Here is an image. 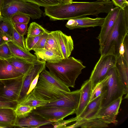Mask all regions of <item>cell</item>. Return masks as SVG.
Masks as SVG:
<instances>
[{
  "instance_id": "cell-36",
  "label": "cell",
  "mask_w": 128,
  "mask_h": 128,
  "mask_svg": "<svg viewBox=\"0 0 128 128\" xmlns=\"http://www.w3.org/2000/svg\"><path fill=\"white\" fill-rule=\"evenodd\" d=\"M30 18L26 14L17 13L13 15L10 19L14 24L17 23L28 24L30 21Z\"/></svg>"
},
{
  "instance_id": "cell-7",
  "label": "cell",
  "mask_w": 128,
  "mask_h": 128,
  "mask_svg": "<svg viewBox=\"0 0 128 128\" xmlns=\"http://www.w3.org/2000/svg\"><path fill=\"white\" fill-rule=\"evenodd\" d=\"M117 58L110 54L101 55L92 70L89 79L92 90L95 86L105 77L108 71L115 66Z\"/></svg>"
},
{
  "instance_id": "cell-10",
  "label": "cell",
  "mask_w": 128,
  "mask_h": 128,
  "mask_svg": "<svg viewBox=\"0 0 128 128\" xmlns=\"http://www.w3.org/2000/svg\"><path fill=\"white\" fill-rule=\"evenodd\" d=\"M122 99V96L113 101L107 106L101 108L93 118H98L108 124H116V117Z\"/></svg>"
},
{
  "instance_id": "cell-42",
  "label": "cell",
  "mask_w": 128,
  "mask_h": 128,
  "mask_svg": "<svg viewBox=\"0 0 128 128\" xmlns=\"http://www.w3.org/2000/svg\"><path fill=\"white\" fill-rule=\"evenodd\" d=\"M17 101H5L0 100V108H9L14 109L18 104Z\"/></svg>"
},
{
  "instance_id": "cell-18",
  "label": "cell",
  "mask_w": 128,
  "mask_h": 128,
  "mask_svg": "<svg viewBox=\"0 0 128 128\" xmlns=\"http://www.w3.org/2000/svg\"><path fill=\"white\" fill-rule=\"evenodd\" d=\"M80 90L79 102L75 113L76 117L80 115L90 102L92 89L90 82L89 79L84 82Z\"/></svg>"
},
{
  "instance_id": "cell-33",
  "label": "cell",
  "mask_w": 128,
  "mask_h": 128,
  "mask_svg": "<svg viewBox=\"0 0 128 128\" xmlns=\"http://www.w3.org/2000/svg\"><path fill=\"white\" fill-rule=\"evenodd\" d=\"M34 109L29 106L18 104L14 111L17 118H21L28 116Z\"/></svg>"
},
{
  "instance_id": "cell-30",
  "label": "cell",
  "mask_w": 128,
  "mask_h": 128,
  "mask_svg": "<svg viewBox=\"0 0 128 128\" xmlns=\"http://www.w3.org/2000/svg\"><path fill=\"white\" fill-rule=\"evenodd\" d=\"M108 77L107 74L104 79L95 86L92 90L90 101L103 94L106 90Z\"/></svg>"
},
{
  "instance_id": "cell-47",
  "label": "cell",
  "mask_w": 128,
  "mask_h": 128,
  "mask_svg": "<svg viewBox=\"0 0 128 128\" xmlns=\"http://www.w3.org/2000/svg\"><path fill=\"white\" fill-rule=\"evenodd\" d=\"M2 3V0H0V12L1 11Z\"/></svg>"
},
{
  "instance_id": "cell-3",
  "label": "cell",
  "mask_w": 128,
  "mask_h": 128,
  "mask_svg": "<svg viewBox=\"0 0 128 128\" xmlns=\"http://www.w3.org/2000/svg\"><path fill=\"white\" fill-rule=\"evenodd\" d=\"M49 71L69 87L74 88L76 79L86 68L82 61L73 57L59 61L47 62Z\"/></svg>"
},
{
  "instance_id": "cell-29",
  "label": "cell",
  "mask_w": 128,
  "mask_h": 128,
  "mask_svg": "<svg viewBox=\"0 0 128 128\" xmlns=\"http://www.w3.org/2000/svg\"><path fill=\"white\" fill-rule=\"evenodd\" d=\"M44 48L52 51L62 59V56L54 35L53 31L50 32L48 33Z\"/></svg>"
},
{
  "instance_id": "cell-46",
  "label": "cell",
  "mask_w": 128,
  "mask_h": 128,
  "mask_svg": "<svg viewBox=\"0 0 128 128\" xmlns=\"http://www.w3.org/2000/svg\"><path fill=\"white\" fill-rule=\"evenodd\" d=\"M64 3H68L72 2L73 0H60Z\"/></svg>"
},
{
  "instance_id": "cell-25",
  "label": "cell",
  "mask_w": 128,
  "mask_h": 128,
  "mask_svg": "<svg viewBox=\"0 0 128 128\" xmlns=\"http://www.w3.org/2000/svg\"><path fill=\"white\" fill-rule=\"evenodd\" d=\"M34 54L40 61L52 62L59 61L62 59L54 52L45 48L35 49Z\"/></svg>"
},
{
  "instance_id": "cell-8",
  "label": "cell",
  "mask_w": 128,
  "mask_h": 128,
  "mask_svg": "<svg viewBox=\"0 0 128 128\" xmlns=\"http://www.w3.org/2000/svg\"><path fill=\"white\" fill-rule=\"evenodd\" d=\"M24 76L16 78L0 80V98L5 101H17L22 89Z\"/></svg>"
},
{
  "instance_id": "cell-39",
  "label": "cell",
  "mask_w": 128,
  "mask_h": 128,
  "mask_svg": "<svg viewBox=\"0 0 128 128\" xmlns=\"http://www.w3.org/2000/svg\"><path fill=\"white\" fill-rule=\"evenodd\" d=\"M78 120L76 117L70 118L67 120H63L58 122L53 123L52 125L53 126V128H65L70 123Z\"/></svg>"
},
{
  "instance_id": "cell-14",
  "label": "cell",
  "mask_w": 128,
  "mask_h": 128,
  "mask_svg": "<svg viewBox=\"0 0 128 128\" xmlns=\"http://www.w3.org/2000/svg\"><path fill=\"white\" fill-rule=\"evenodd\" d=\"M53 32L62 59L68 58L74 48V42L71 36H67L60 30L53 31Z\"/></svg>"
},
{
  "instance_id": "cell-31",
  "label": "cell",
  "mask_w": 128,
  "mask_h": 128,
  "mask_svg": "<svg viewBox=\"0 0 128 128\" xmlns=\"http://www.w3.org/2000/svg\"><path fill=\"white\" fill-rule=\"evenodd\" d=\"M49 31L36 22H32L28 29L27 36H38Z\"/></svg>"
},
{
  "instance_id": "cell-45",
  "label": "cell",
  "mask_w": 128,
  "mask_h": 128,
  "mask_svg": "<svg viewBox=\"0 0 128 128\" xmlns=\"http://www.w3.org/2000/svg\"><path fill=\"white\" fill-rule=\"evenodd\" d=\"M11 41L8 38L0 32V46Z\"/></svg>"
},
{
  "instance_id": "cell-1",
  "label": "cell",
  "mask_w": 128,
  "mask_h": 128,
  "mask_svg": "<svg viewBox=\"0 0 128 128\" xmlns=\"http://www.w3.org/2000/svg\"><path fill=\"white\" fill-rule=\"evenodd\" d=\"M114 6L110 1L72 2L57 5L55 8V13L58 20H68L90 15L98 16L101 13L108 14Z\"/></svg>"
},
{
  "instance_id": "cell-43",
  "label": "cell",
  "mask_w": 128,
  "mask_h": 128,
  "mask_svg": "<svg viewBox=\"0 0 128 128\" xmlns=\"http://www.w3.org/2000/svg\"><path fill=\"white\" fill-rule=\"evenodd\" d=\"M114 5L122 9L128 6V0H111Z\"/></svg>"
},
{
  "instance_id": "cell-35",
  "label": "cell",
  "mask_w": 128,
  "mask_h": 128,
  "mask_svg": "<svg viewBox=\"0 0 128 128\" xmlns=\"http://www.w3.org/2000/svg\"><path fill=\"white\" fill-rule=\"evenodd\" d=\"M12 40L22 49L28 51L26 49L25 44V40L24 36L19 34L14 27L13 29Z\"/></svg>"
},
{
  "instance_id": "cell-21",
  "label": "cell",
  "mask_w": 128,
  "mask_h": 128,
  "mask_svg": "<svg viewBox=\"0 0 128 128\" xmlns=\"http://www.w3.org/2000/svg\"><path fill=\"white\" fill-rule=\"evenodd\" d=\"M74 124L67 126L65 128H107L108 124L98 118H92L88 120L82 119L76 122Z\"/></svg>"
},
{
  "instance_id": "cell-34",
  "label": "cell",
  "mask_w": 128,
  "mask_h": 128,
  "mask_svg": "<svg viewBox=\"0 0 128 128\" xmlns=\"http://www.w3.org/2000/svg\"><path fill=\"white\" fill-rule=\"evenodd\" d=\"M45 8L63 3L60 0H22Z\"/></svg>"
},
{
  "instance_id": "cell-15",
  "label": "cell",
  "mask_w": 128,
  "mask_h": 128,
  "mask_svg": "<svg viewBox=\"0 0 128 128\" xmlns=\"http://www.w3.org/2000/svg\"><path fill=\"white\" fill-rule=\"evenodd\" d=\"M53 123L32 112L25 117L17 118L16 127L38 128L44 126L52 124Z\"/></svg>"
},
{
  "instance_id": "cell-22",
  "label": "cell",
  "mask_w": 128,
  "mask_h": 128,
  "mask_svg": "<svg viewBox=\"0 0 128 128\" xmlns=\"http://www.w3.org/2000/svg\"><path fill=\"white\" fill-rule=\"evenodd\" d=\"M13 56L26 60L34 63L38 60L36 56L31 53L28 51L22 49L12 41L7 42Z\"/></svg>"
},
{
  "instance_id": "cell-41",
  "label": "cell",
  "mask_w": 128,
  "mask_h": 128,
  "mask_svg": "<svg viewBox=\"0 0 128 128\" xmlns=\"http://www.w3.org/2000/svg\"><path fill=\"white\" fill-rule=\"evenodd\" d=\"M28 24L27 23H16L14 24V28L19 34L24 36L27 32Z\"/></svg>"
},
{
  "instance_id": "cell-16",
  "label": "cell",
  "mask_w": 128,
  "mask_h": 128,
  "mask_svg": "<svg viewBox=\"0 0 128 128\" xmlns=\"http://www.w3.org/2000/svg\"><path fill=\"white\" fill-rule=\"evenodd\" d=\"M120 8H113L104 18V22L101 26L100 32L96 38L99 41L100 46L104 42L106 36L114 25L118 15Z\"/></svg>"
},
{
  "instance_id": "cell-6",
  "label": "cell",
  "mask_w": 128,
  "mask_h": 128,
  "mask_svg": "<svg viewBox=\"0 0 128 128\" xmlns=\"http://www.w3.org/2000/svg\"><path fill=\"white\" fill-rule=\"evenodd\" d=\"M107 74L109 77L106 95L102 102L101 108L125 94L124 86L118 76L115 67L110 69Z\"/></svg>"
},
{
  "instance_id": "cell-37",
  "label": "cell",
  "mask_w": 128,
  "mask_h": 128,
  "mask_svg": "<svg viewBox=\"0 0 128 128\" xmlns=\"http://www.w3.org/2000/svg\"><path fill=\"white\" fill-rule=\"evenodd\" d=\"M42 35L36 36H27L25 39V44L26 49L28 51L32 50Z\"/></svg>"
},
{
  "instance_id": "cell-12",
  "label": "cell",
  "mask_w": 128,
  "mask_h": 128,
  "mask_svg": "<svg viewBox=\"0 0 128 128\" xmlns=\"http://www.w3.org/2000/svg\"><path fill=\"white\" fill-rule=\"evenodd\" d=\"M104 19V18H92L88 17L71 19L68 20L66 26L70 30L101 26Z\"/></svg>"
},
{
  "instance_id": "cell-50",
  "label": "cell",
  "mask_w": 128,
  "mask_h": 128,
  "mask_svg": "<svg viewBox=\"0 0 128 128\" xmlns=\"http://www.w3.org/2000/svg\"><path fill=\"white\" fill-rule=\"evenodd\" d=\"M1 84V82L0 81V85ZM0 100H2L0 98Z\"/></svg>"
},
{
  "instance_id": "cell-11",
  "label": "cell",
  "mask_w": 128,
  "mask_h": 128,
  "mask_svg": "<svg viewBox=\"0 0 128 128\" xmlns=\"http://www.w3.org/2000/svg\"><path fill=\"white\" fill-rule=\"evenodd\" d=\"M46 62L38 61L34 64L33 66L24 76L22 87L18 102V104L26 96L30 85L37 76L46 68Z\"/></svg>"
},
{
  "instance_id": "cell-28",
  "label": "cell",
  "mask_w": 128,
  "mask_h": 128,
  "mask_svg": "<svg viewBox=\"0 0 128 128\" xmlns=\"http://www.w3.org/2000/svg\"><path fill=\"white\" fill-rule=\"evenodd\" d=\"M14 24L11 19L2 17L0 20V32L12 40Z\"/></svg>"
},
{
  "instance_id": "cell-40",
  "label": "cell",
  "mask_w": 128,
  "mask_h": 128,
  "mask_svg": "<svg viewBox=\"0 0 128 128\" xmlns=\"http://www.w3.org/2000/svg\"><path fill=\"white\" fill-rule=\"evenodd\" d=\"M50 32H45L42 34L38 42L33 48L32 50L44 48L48 34Z\"/></svg>"
},
{
  "instance_id": "cell-2",
  "label": "cell",
  "mask_w": 128,
  "mask_h": 128,
  "mask_svg": "<svg viewBox=\"0 0 128 128\" xmlns=\"http://www.w3.org/2000/svg\"><path fill=\"white\" fill-rule=\"evenodd\" d=\"M128 33V6L120 8L115 22L107 34L103 44L100 46L101 55L106 54L117 56L119 48Z\"/></svg>"
},
{
  "instance_id": "cell-19",
  "label": "cell",
  "mask_w": 128,
  "mask_h": 128,
  "mask_svg": "<svg viewBox=\"0 0 128 128\" xmlns=\"http://www.w3.org/2000/svg\"><path fill=\"white\" fill-rule=\"evenodd\" d=\"M117 58L115 68L119 78L123 84L125 91V97L128 98V63L120 56Z\"/></svg>"
},
{
  "instance_id": "cell-26",
  "label": "cell",
  "mask_w": 128,
  "mask_h": 128,
  "mask_svg": "<svg viewBox=\"0 0 128 128\" xmlns=\"http://www.w3.org/2000/svg\"><path fill=\"white\" fill-rule=\"evenodd\" d=\"M40 75L48 82L63 90L68 92H70L69 87L66 86L50 71L44 70Z\"/></svg>"
},
{
  "instance_id": "cell-24",
  "label": "cell",
  "mask_w": 128,
  "mask_h": 128,
  "mask_svg": "<svg viewBox=\"0 0 128 128\" xmlns=\"http://www.w3.org/2000/svg\"><path fill=\"white\" fill-rule=\"evenodd\" d=\"M22 75L16 71L7 60L0 58V80L14 78Z\"/></svg>"
},
{
  "instance_id": "cell-32",
  "label": "cell",
  "mask_w": 128,
  "mask_h": 128,
  "mask_svg": "<svg viewBox=\"0 0 128 128\" xmlns=\"http://www.w3.org/2000/svg\"><path fill=\"white\" fill-rule=\"evenodd\" d=\"M120 56L128 63V34L125 36L119 48L116 57Z\"/></svg>"
},
{
  "instance_id": "cell-13",
  "label": "cell",
  "mask_w": 128,
  "mask_h": 128,
  "mask_svg": "<svg viewBox=\"0 0 128 128\" xmlns=\"http://www.w3.org/2000/svg\"><path fill=\"white\" fill-rule=\"evenodd\" d=\"M80 97V90H77L70 92L67 96L60 99L47 103L44 106H56L76 110L78 106Z\"/></svg>"
},
{
  "instance_id": "cell-23",
  "label": "cell",
  "mask_w": 128,
  "mask_h": 128,
  "mask_svg": "<svg viewBox=\"0 0 128 128\" xmlns=\"http://www.w3.org/2000/svg\"><path fill=\"white\" fill-rule=\"evenodd\" d=\"M6 60L16 71L22 75L25 74L34 63L15 56Z\"/></svg>"
},
{
  "instance_id": "cell-5",
  "label": "cell",
  "mask_w": 128,
  "mask_h": 128,
  "mask_svg": "<svg viewBox=\"0 0 128 128\" xmlns=\"http://www.w3.org/2000/svg\"><path fill=\"white\" fill-rule=\"evenodd\" d=\"M32 92L36 98L47 103L60 99L70 92L52 85L40 75L37 84Z\"/></svg>"
},
{
  "instance_id": "cell-44",
  "label": "cell",
  "mask_w": 128,
  "mask_h": 128,
  "mask_svg": "<svg viewBox=\"0 0 128 128\" xmlns=\"http://www.w3.org/2000/svg\"><path fill=\"white\" fill-rule=\"evenodd\" d=\"M40 74H38L32 82L27 93V95L31 92L36 86L38 82Z\"/></svg>"
},
{
  "instance_id": "cell-27",
  "label": "cell",
  "mask_w": 128,
  "mask_h": 128,
  "mask_svg": "<svg viewBox=\"0 0 128 128\" xmlns=\"http://www.w3.org/2000/svg\"><path fill=\"white\" fill-rule=\"evenodd\" d=\"M47 103V102L36 98L32 92L18 104L29 106L35 108L43 106Z\"/></svg>"
},
{
  "instance_id": "cell-9",
  "label": "cell",
  "mask_w": 128,
  "mask_h": 128,
  "mask_svg": "<svg viewBox=\"0 0 128 128\" xmlns=\"http://www.w3.org/2000/svg\"><path fill=\"white\" fill-rule=\"evenodd\" d=\"M75 110L56 106H42L35 108L32 112L52 122L63 120L69 115L74 114Z\"/></svg>"
},
{
  "instance_id": "cell-48",
  "label": "cell",
  "mask_w": 128,
  "mask_h": 128,
  "mask_svg": "<svg viewBox=\"0 0 128 128\" xmlns=\"http://www.w3.org/2000/svg\"><path fill=\"white\" fill-rule=\"evenodd\" d=\"M110 0H97L98 1H106V2H108L110 1Z\"/></svg>"
},
{
  "instance_id": "cell-38",
  "label": "cell",
  "mask_w": 128,
  "mask_h": 128,
  "mask_svg": "<svg viewBox=\"0 0 128 128\" xmlns=\"http://www.w3.org/2000/svg\"><path fill=\"white\" fill-rule=\"evenodd\" d=\"M13 56L7 43L0 46V58L7 59Z\"/></svg>"
},
{
  "instance_id": "cell-20",
  "label": "cell",
  "mask_w": 128,
  "mask_h": 128,
  "mask_svg": "<svg viewBox=\"0 0 128 128\" xmlns=\"http://www.w3.org/2000/svg\"><path fill=\"white\" fill-rule=\"evenodd\" d=\"M17 119L14 109L0 108V128L16 127Z\"/></svg>"
},
{
  "instance_id": "cell-4",
  "label": "cell",
  "mask_w": 128,
  "mask_h": 128,
  "mask_svg": "<svg viewBox=\"0 0 128 128\" xmlns=\"http://www.w3.org/2000/svg\"><path fill=\"white\" fill-rule=\"evenodd\" d=\"M0 12L2 17L10 19L17 13L26 14L34 19L40 18L42 14L40 6L22 0H2Z\"/></svg>"
},
{
  "instance_id": "cell-17",
  "label": "cell",
  "mask_w": 128,
  "mask_h": 128,
  "mask_svg": "<svg viewBox=\"0 0 128 128\" xmlns=\"http://www.w3.org/2000/svg\"><path fill=\"white\" fill-rule=\"evenodd\" d=\"M106 92V90L103 94L89 102L80 115L76 117L78 120L83 119L88 120L94 118L101 108L102 102Z\"/></svg>"
},
{
  "instance_id": "cell-49",
  "label": "cell",
  "mask_w": 128,
  "mask_h": 128,
  "mask_svg": "<svg viewBox=\"0 0 128 128\" xmlns=\"http://www.w3.org/2000/svg\"><path fill=\"white\" fill-rule=\"evenodd\" d=\"M2 16L0 12V20L2 19Z\"/></svg>"
}]
</instances>
